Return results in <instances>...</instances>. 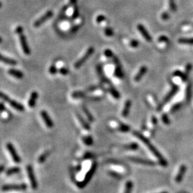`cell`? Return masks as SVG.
Here are the masks:
<instances>
[{"instance_id":"cell-52","label":"cell","mask_w":193,"mask_h":193,"mask_svg":"<svg viewBox=\"0 0 193 193\" xmlns=\"http://www.w3.org/2000/svg\"><path fill=\"white\" fill-rule=\"evenodd\" d=\"M77 2V0H70V5H76Z\"/></svg>"},{"instance_id":"cell-28","label":"cell","mask_w":193,"mask_h":193,"mask_svg":"<svg viewBox=\"0 0 193 193\" xmlns=\"http://www.w3.org/2000/svg\"><path fill=\"white\" fill-rule=\"evenodd\" d=\"M133 187V183L132 181H127L125 184V189L124 193H131Z\"/></svg>"},{"instance_id":"cell-20","label":"cell","mask_w":193,"mask_h":193,"mask_svg":"<svg viewBox=\"0 0 193 193\" xmlns=\"http://www.w3.org/2000/svg\"><path fill=\"white\" fill-rule=\"evenodd\" d=\"M131 106H132V102H131L130 100H127L125 104H124V107L123 110H122V115L124 117H127L130 113Z\"/></svg>"},{"instance_id":"cell-41","label":"cell","mask_w":193,"mask_h":193,"mask_svg":"<svg viewBox=\"0 0 193 193\" xmlns=\"http://www.w3.org/2000/svg\"><path fill=\"white\" fill-rule=\"evenodd\" d=\"M106 20V17H105L104 15H99V16H97V17H96V21L97 23H102V21H104Z\"/></svg>"},{"instance_id":"cell-30","label":"cell","mask_w":193,"mask_h":193,"mask_svg":"<svg viewBox=\"0 0 193 193\" xmlns=\"http://www.w3.org/2000/svg\"><path fill=\"white\" fill-rule=\"evenodd\" d=\"M109 92L115 99H119L120 97V94L117 90H116L114 87H110L109 89Z\"/></svg>"},{"instance_id":"cell-13","label":"cell","mask_w":193,"mask_h":193,"mask_svg":"<svg viewBox=\"0 0 193 193\" xmlns=\"http://www.w3.org/2000/svg\"><path fill=\"white\" fill-rule=\"evenodd\" d=\"M137 29L139 30V32H140V34L142 35L144 39L147 42H151L152 41V36H150V34H149V32H147V30L146 29V28L144 27L141 24H139L137 25Z\"/></svg>"},{"instance_id":"cell-45","label":"cell","mask_w":193,"mask_h":193,"mask_svg":"<svg viewBox=\"0 0 193 193\" xmlns=\"http://www.w3.org/2000/svg\"><path fill=\"white\" fill-rule=\"evenodd\" d=\"M192 65L191 64H187L186 65V66H185V72H184V73H186L187 74H188L189 75V74H190V71L192 70Z\"/></svg>"},{"instance_id":"cell-11","label":"cell","mask_w":193,"mask_h":193,"mask_svg":"<svg viewBox=\"0 0 193 193\" xmlns=\"http://www.w3.org/2000/svg\"><path fill=\"white\" fill-rule=\"evenodd\" d=\"M113 60L114 62L115 63V75L118 78L122 79L124 77V73L122 72V66L121 64H120L119 60L117 57H115V55L113 56Z\"/></svg>"},{"instance_id":"cell-35","label":"cell","mask_w":193,"mask_h":193,"mask_svg":"<svg viewBox=\"0 0 193 193\" xmlns=\"http://www.w3.org/2000/svg\"><path fill=\"white\" fill-rule=\"evenodd\" d=\"M104 34L107 36H112L114 35V31L113 29H112V28L110 27H106L105 29H104Z\"/></svg>"},{"instance_id":"cell-43","label":"cell","mask_w":193,"mask_h":193,"mask_svg":"<svg viewBox=\"0 0 193 193\" xmlns=\"http://www.w3.org/2000/svg\"><path fill=\"white\" fill-rule=\"evenodd\" d=\"M161 18H162V20H167L170 18V15L168 12H163L162 15H161Z\"/></svg>"},{"instance_id":"cell-7","label":"cell","mask_w":193,"mask_h":193,"mask_svg":"<svg viewBox=\"0 0 193 193\" xmlns=\"http://www.w3.org/2000/svg\"><path fill=\"white\" fill-rule=\"evenodd\" d=\"M27 171L28 174V177H29L30 183H31V187L33 190H36L38 188V182L36 179L35 175H34L33 167L32 165H27Z\"/></svg>"},{"instance_id":"cell-27","label":"cell","mask_w":193,"mask_h":193,"mask_svg":"<svg viewBox=\"0 0 193 193\" xmlns=\"http://www.w3.org/2000/svg\"><path fill=\"white\" fill-rule=\"evenodd\" d=\"M81 108H82V110H83L84 112H85V114L86 115V116H87V119H89V122H93V121H94L93 116H92V114L89 112V109H88L87 108V107H86L85 106H82V107H81Z\"/></svg>"},{"instance_id":"cell-46","label":"cell","mask_w":193,"mask_h":193,"mask_svg":"<svg viewBox=\"0 0 193 193\" xmlns=\"http://www.w3.org/2000/svg\"><path fill=\"white\" fill-rule=\"evenodd\" d=\"M59 72L62 75H67L69 74V70L66 68H60L59 70Z\"/></svg>"},{"instance_id":"cell-36","label":"cell","mask_w":193,"mask_h":193,"mask_svg":"<svg viewBox=\"0 0 193 193\" xmlns=\"http://www.w3.org/2000/svg\"><path fill=\"white\" fill-rule=\"evenodd\" d=\"M118 129H119V130L121 131V132H128V131H130V127L124 124H120L119 128Z\"/></svg>"},{"instance_id":"cell-56","label":"cell","mask_w":193,"mask_h":193,"mask_svg":"<svg viewBox=\"0 0 193 193\" xmlns=\"http://www.w3.org/2000/svg\"><path fill=\"white\" fill-rule=\"evenodd\" d=\"M2 37H1V36H0V43H1V42H2Z\"/></svg>"},{"instance_id":"cell-9","label":"cell","mask_w":193,"mask_h":193,"mask_svg":"<svg viewBox=\"0 0 193 193\" xmlns=\"http://www.w3.org/2000/svg\"><path fill=\"white\" fill-rule=\"evenodd\" d=\"M6 147L9 151V152L11 156H12V160H14L16 163H20L21 160L20 157L19 156L18 153L17 152V150L16 149H15L14 146L13 145L11 142H8L7 144H6Z\"/></svg>"},{"instance_id":"cell-18","label":"cell","mask_w":193,"mask_h":193,"mask_svg":"<svg viewBox=\"0 0 193 193\" xmlns=\"http://www.w3.org/2000/svg\"><path fill=\"white\" fill-rule=\"evenodd\" d=\"M147 71V67L146 66H142L139 69V72H137V74L135 75L134 77V81H139L141 80V79L142 78V77L146 74Z\"/></svg>"},{"instance_id":"cell-53","label":"cell","mask_w":193,"mask_h":193,"mask_svg":"<svg viewBox=\"0 0 193 193\" xmlns=\"http://www.w3.org/2000/svg\"><path fill=\"white\" fill-rule=\"evenodd\" d=\"M152 123H153V124H154V125H156V124H157V119L154 117H152Z\"/></svg>"},{"instance_id":"cell-34","label":"cell","mask_w":193,"mask_h":193,"mask_svg":"<svg viewBox=\"0 0 193 193\" xmlns=\"http://www.w3.org/2000/svg\"><path fill=\"white\" fill-rule=\"evenodd\" d=\"M79 7H78V6H77V4H76V5H74V10H73L72 19H77V17H79Z\"/></svg>"},{"instance_id":"cell-17","label":"cell","mask_w":193,"mask_h":193,"mask_svg":"<svg viewBox=\"0 0 193 193\" xmlns=\"http://www.w3.org/2000/svg\"><path fill=\"white\" fill-rule=\"evenodd\" d=\"M8 73L11 76L15 77V78L21 79H23L24 77V74L20 70H15V69H10V70H8Z\"/></svg>"},{"instance_id":"cell-25","label":"cell","mask_w":193,"mask_h":193,"mask_svg":"<svg viewBox=\"0 0 193 193\" xmlns=\"http://www.w3.org/2000/svg\"><path fill=\"white\" fill-rule=\"evenodd\" d=\"M50 153H51V152L49 151V150H47V151H45L44 153H42V154H41V155L40 156V157L38 158L39 163L42 164V163L44 162L45 160H47V158L49 156V154H50Z\"/></svg>"},{"instance_id":"cell-49","label":"cell","mask_w":193,"mask_h":193,"mask_svg":"<svg viewBox=\"0 0 193 193\" xmlns=\"http://www.w3.org/2000/svg\"><path fill=\"white\" fill-rule=\"evenodd\" d=\"M109 175H110L111 176H112L113 177H115V178H121V177H122V176L120 175L119 173L115 172H113V171L109 172Z\"/></svg>"},{"instance_id":"cell-1","label":"cell","mask_w":193,"mask_h":193,"mask_svg":"<svg viewBox=\"0 0 193 193\" xmlns=\"http://www.w3.org/2000/svg\"><path fill=\"white\" fill-rule=\"evenodd\" d=\"M133 134H134L135 137H137V138L140 139V140L142 142L145 144L146 146H147V147H148V149L150 150V152H151L158 159L159 163H160V164L162 165V166H164V167L167 166V165L168 164H167V160H165L164 157H163L162 156V154H161L160 153V152H159L158 150L156 149L155 147H154V146L152 145V144L150 143L149 140L147 138V137H145L143 134H142L141 133L137 132V131H134V132H133Z\"/></svg>"},{"instance_id":"cell-6","label":"cell","mask_w":193,"mask_h":193,"mask_svg":"<svg viewBox=\"0 0 193 193\" xmlns=\"http://www.w3.org/2000/svg\"><path fill=\"white\" fill-rule=\"evenodd\" d=\"M27 189V185L25 183L4 184L2 187V190L4 192H7L10 190H26Z\"/></svg>"},{"instance_id":"cell-14","label":"cell","mask_w":193,"mask_h":193,"mask_svg":"<svg viewBox=\"0 0 193 193\" xmlns=\"http://www.w3.org/2000/svg\"><path fill=\"white\" fill-rule=\"evenodd\" d=\"M41 116H42V119L44 120L45 124H46L47 127L51 128L54 126L53 121L51 120V119L49 117V115H48V113L45 110H42L41 111Z\"/></svg>"},{"instance_id":"cell-50","label":"cell","mask_w":193,"mask_h":193,"mask_svg":"<svg viewBox=\"0 0 193 193\" xmlns=\"http://www.w3.org/2000/svg\"><path fill=\"white\" fill-rule=\"evenodd\" d=\"M99 87H100V86H98V85L91 86V87L87 88V91L88 92H93V91H94V90L99 89Z\"/></svg>"},{"instance_id":"cell-57","label":"cell","mask_w":193,"mask_h":193,"mask_svg":"<svg viewBox=\"0 0 193 193\" xmlns=\"http://www.w3.org/2000/svg\"><path fill=\"white\" fill-rule=\"evenodd\" d=\"M160 193H167V192H160Z\"/></svg>"},{"instance_id":"cell-2","label":"cell","mask_w":193,"mask_h":193,"mask_svg":"<svg viewBox=\"0 0 193 193\" xmlns=\"http://www.w3.org/2000/svg\"><path fill=\"white\" fill-rule=\"evenodd\" d=\"M23 32H24V29L21 26L19 25L16 28V33L18 34L19 36V41H20V44H21V48H22L23 49L24 53L27 55H29L30 53H31V51H30L29 47V45H28L27 37L24 35Z\"/></svg>"},{"instance_id":"cell-51","label":"cell","mask_w":193,"mask_h":193,"mask_svg":"<svg viewBox=\"0 0 193 193\" xmlns=\"http://www.w3.org/2000/svg\"><path fill=\"white\" fill-rule=\"evenodd\" d=\"M6 111V108L4 105V103L0 102V112H3Z\"/></svg>"},{"instance_id":"cell-33","label":"cell","mask_w":193,"mask_h":193,"mask_svg":"<svg viewBox=\"0 0 193 193\" xmlns=\"http://www.w3.org/2000/svg\"><path fill=\"white\" fill-rule=\"evenodd\" d=\"M169 6L171 12H175L177 11V6H176L175 0H169Z\"/></svg>"},{"instance_id":"cell-26","label":"cell","mask_w":193,"mask_h":193,"mask_svg":"<svg viewBox=\"0 0 193 193\" xmlns=\"http://www.w3.org/2000/svg\"><path fill=\"white\" fill-rule=\"evenodd\" d=\"M178 42L180 44L193 45V38H180Z\"/></svg>"},{"instance_id":"cell-55","label":"cell","mask_w":193,"mask_h":193,"mask_svg":"<svg viewBox=\"0 0 193 193\" xmlns=\"http://www.w3.org/2000/svg\"><path fill=\"white\" fill-rule=\"evenodd\" d=\"M2 6V3L1 2H0V8H1Z\"/></svg>"},{"instance_id":"cell-42","label":"cell","mask_w":193,"mask_h":193,"mask_svg":"<svg viewBox=\"0 0 193 193\" xmlns=\"http://www.w3.org/2000/svg\"><path fill=\"white\" fill-rule=\"evenodd\" d=\"M80 27H81L80 25H76L73 26V27L71 28L70 30V32H72V33H74V32H76L78 31V30L80 29Z\"/></svg>"},{"instance_id":"cell-10","label":"cell","mask_w":193,"mask_h":193,"mask_svg":"<svg viewBox=\"0 0 193 193\" xmlns=\"http://www.w3.org/2000/svg\"><path fill=\"white\" fill-rule=\"evenodd\" d=\"M52 16H53L52 11H51V10L48 11V12H47L46 13H45L43 16H42L40 18H39L37 20H36L35 21H34V27L35 28L40 27V26H42L43 24L46 22V21L48 20V19H50Z\"/></svg>"},{"instance_id":"cell-15","label":"cell","mask_w":193,"mask_h":193,"mask_svg":"<svg viewBox=\"0 0 193 193\" xmlns=\"http://www.w3.org/2000/svg\"><path fill=\"white\" fill-rule=\"evenodd\" d=\"M186 172H187V167L184 165H182L180 167L179 171H178L177 175H176V177H175L176 182H177V183H180V182H182V179H183L184 175Z\"/></svg>"},{"instance_id":"cell-12","label":"cell","mask_w":193,"mask_h":193,"mask_svg":"<svg viewBox=\"0 0 193 193\" xmlns=\"http://www.w3.org/2000/svg\"><path fill=\"white\" fill-rule=\"evenodd\" d=\"M130 160L132 162H134L138 164H142L144 165H148V166H153L155 165L153 161L147 160V159H143L140 157H130Z\"/></svg>"},{"instance_id":"cell-3","label":"cell","mask_w":193,"mask_h":193,"mask_svg":"<svg viewBox=\"0 0 193 193\" xmlns=\"http://www.w3.org/2000/svg\"><path fill=\"white\" fill-rule=\"evenodd\" d=\"M0 99H2V100H4V102L9 103L11 106H12V107L14 108L15 109H17V111H19V112L25 111V107L23 106V104H20V103L17 102V101L12 100V99H11L9 96L6 95V94H4V92H0Z\"/></svg>"},{"instance_id":"cell-22","label":"cell","mask_w":193,"mask_h":193,"mask_svg":"<svg viewBox=\"0 0 193 193\" xmlns=\"http://www.w3.org/2000/svg\"><path fill=\"white\" fill-rule=\"evenodd\" d=\"M96 70H97L98 74L100 75L101 80H102L103 82H106L107 84H109V79H107V77H105L104 74V72H103L102 67V66H101V65H97V66H96Z\"/></svg>"},{"instance_id":"cell-23","label":"cell","mask_w":193,"mask_h":193,"mask_svg":"<svg viewBox=\"0 0 193 193\" xmlns=\"http://www.w3.org/2000/svg\"><path fill=\"white\" fill-rule=\"evenodd\" d=\"M77 118H78L79 121L81 123V126H82L86 130L89 131L90 128H91V127H90V125L89 124V123H87V122L85 121V119H84V118L81 117V116L79 115V114H77Z\"/></svg>"},{"instance_id":"cell-8","label":"cell","mask_w":193,"mask_h":193,"mask_svg":"<svg viewBox=\"0 0 193 193\" xmlns=\"http://www.w3.org/2000/svg\"><path fill=\"white\" fill-rule=\"evenodd\" d=\"M178 90H179V87H178L177 85H172V89L170 90V92H169V93L167 94V96L165 97L164 100H163V102L161 103L160 105H159L158 110H160V109H162V107H163V105L168 102L176 94H177V92H178Z\"/></svg>"},{"instance_id":"cell-39","label":"cell","mask_w":193,"mask_h":193,"mask_svg":"<svg viewBox=\"0 0 193 193\" xmlns=\"http://www.w3.org/2000/svg\"><path fill=\"white\" fill-rule=\"evenodd\" d=\"M162 121L164 122L165 124L168 125V124H170V120H169V117H167V115L166 114H163L162 115Z\"/></svg>"},{"instance_id":"cell-16","label":"cell","mask_w":193,"mask_h":193,"mask_svg":"<svg viewBox=\"0 0 193 193\" xmlns=\"http://www.w3.org/2000/svg\"><path fill=\"white\" fill-rule=\"evenodd\" d=\"M39 97V94L37 92H32L30 95V97L28 101V105L30 108H34L35 107L36 100Z\"/></svg>"},{"instance_id":"cell-24","label":"cell","mask_w":193,"mask_h":193,"mask_svg":"<svg viewBox=\"0 0 193 193\" xmlns=\"http://www.w3.org/2000/svg\"><path fill=\"white\" fill-rule=\"evenodd\" d=\"M21 169L18 167H12L11 168H9L6 171V176H11L13 175H15V174H17L19 172H20Z\"/></svg>"},{"instance_id":"cell-38","label":"cell","mask_w":193,"mask_h":193,"mask_svg":"<svg viewBox=\"0 0 193 193\" xmlns=\"http://www.w3.org/2000/svg\"><path fill=\"white\" fill-rule=\"evenodd\" d=\"M57 71H58L57 68V66H56L55 64H51V65L50 66V67H49V73H50L51 74H57Z\"/></svg>"},{"instance_id":"cell-29","label":"cell","mask_w":193,"mask_h":193,"mask_svg":"<svg viewBox=\"0 0 193 193\" xmlns=\"http://www.w3.org/2000/svg\"><path fill=\"white\" fill-rule=\"evenodd\" d=\"M82 141L86 145H88V146L92 145V144H93V139H92V137L91 136L83 137Z\"/></svg>"},{"instance_id":"cell-37","label":"cell","mask_w":193,"mask_h":193,"mask_svg":"<svg viewBox=\"0 0 193 193\" xmlns=\"http://www.w3.org/2000/svg\"><path fill=\"white\" fill-rule=\"evenodd\" d=\"M181 107H182V103L179 102V103H177V104H174L171 108V112L172 113L175 112L179 110V109L181 108Z\"/></svg>"},{"instance_id":"cell-31","label":"cell","mask_w":193,"mask_h":193,"mask_svg":"<svg viewBox=\"0 0 193 193\" xmlns=\"http://www.w3.org/2000/svg\"><path fill=\"white\" fill-rule=\"evenodd\" d=\"M72 96L74 99L82 98V97H85V93H84L83 92H79V91L74 92L72 94Z\"/></svg>"},{"instance_id":"cell-48","label":"cell","mask_w":193,"mask_h":193,"mask_svg":"<svg viewBox=\"0 0 193 193\" xmlns=\"http://www.w3.org/2000/svg\"><path fill=\"white\" fill-rule=\"evenodd\" d=\"M183 72H182L180 70H176L175 72H174L173 75L175 77H180V78H182V76H183Z\"/></svg>"},{"instance_id":"cell-40","label":"cell","mask_w":193,"mask_h":193,"mask_svg":"<svg viewBox=\"0 0 193 193\" xmlns=\"http://www.w3.org/2000/svg\"><path fill=\"white\" fill-rule=\"evenodd\" d=\"M139 42H138V41H137V40H131L130 42V47H133V48H136V47H137L139 46Z\"/></svg>"},{"instance_id":"cell-21","label":"cell","mask_w":193,"mask_h":193,"mask_svg":"<svg viewBox=\"0 0 193 193\" xmlns=\"http://www.w3.org/2000/svg\"><path fill=\"white\" fill-rule=\"evenodd\" d=\"M192 84L191 81H190L187 84V86L186 87V91H185V98H186V100L187 102H189L191 100V98H192Z\"/></svg>"},{"instance_id":"cell-19","label":"cell","mask_w":193,"mask_h":193,"mask_svg":"<svg viewBox=\"0 0 193 193\" xmlns=\"http://www.w3.org/2000/svg\"><path fill=\"white\" fill-rule=\"evenodd\" d=\"M0 62H3L4 64H9V65H16L17 64V60L12 59V58L4 57V56L1 55V54H0Z\"/></svg>"},{"instance_id":"cell-5","label":"cell","mask_w":193,"mask_h":193,"mask_svg":"<svg viewBox=\"0 0 193 193\" xmlns=\"http://www.w3.org/2000/svg\"><path fill=\"white\" fill-rule=\"evenodd\" d=\"M94 49L93 48V47H89V48L87 49V50L86 51V52L85 53V55H84L82 57H81L80 59L78 60V61H77L76 62H75V64H74V68L75 69H79V68H80L81 66H82L86 62H87V60L89 59L90 57H91L92 54L94 53Z\"/></svg>"},{"instance_id":"cell-47","label":"cell","mask_w":193,"mask_h":193,"mask_svg":"<svg viewBox=\"0 0 193 193\" xmlns=\"http://www.w3.org/2000/svg\"><path fill=\"white\" fill-rule=\"evenodd\" d=\"M168 41H169L168 38H167L166 36H164V35L160 36L158 39L159 42H168Z\"/></svg>"},{"instance_id":"cell-32","label":"cell","mask_w":193,"mask_h":193,"mask_svg":"<svg viewBox=\"0 0 193 193\" xmlns=\"http://www.w3.org/2000/svg\"><path fill=\"white\" fill-rule=\"evenodd\" d=\"M124 147L127 149H132V150H136L138 149L139 146L137 143H131L130 145H124Z\"/></svg>"},{"instance_id":"cell-54","label":"cell","mask_w":193,"mask_h":193,"mask_svg":"<svg viewBox=\"0 0 193 193\" xmlns=\"http://www.w3.org/2000/svg\"><path fill=\"white\" fill-rule=\"evenodd\" d=\"M4 169H5V166L4 165H0V174L2 172H3L4 171Z\"/></svg>"},{"instance_id":"cell-4","label":"cell","mask_w":193,"mask_h":193,"mask_svg":"<svg viewBox=\"0 0 193 193\" xmlns=\"http://www.w3.org/2000/svg\"><path fill=\"white\" fill-rule=\"evenodd\" d=\"M96 166H97V165H96V162H93V164H92L91 168H90V169L89 171L87 172V174H86L85 177V179H84V180L82 182H79L78 184V186L80 188H83L85 187L87 185V184L89 183V182L90 181V180H91V178L92 177V176H93L94 173L96 171Z\"/></svg>"},{"instance_id":"cell-44","label":"cell","mask_w":193,"mask_h":193,"mask_svg":"<svg viewBox=\"0 0 193 193\" xmlns=\"http://www.w3.org/2000/svg\"><path fill=\"white\" fill-rule=\"evenodd\" d=\"M104 55L108 58L113 57V56H114L112 51L110 50V49H106V50L104 51Z\"/></svg>"}]
</instances>
